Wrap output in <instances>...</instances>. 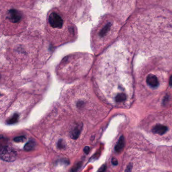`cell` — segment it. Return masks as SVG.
<instances>
[{"label": "cell", "instance_id": "cell-18", "mask_svg": "<svg viewBox=\"0 0 172 172\" xmlns=\"http://www.w3.org/2000/svg\"><path fill=\"white\" fill-rule=\"evenodd\" d=\"M4 138L3 136L0 135V140H1V139H2V138Z\"/></svg>", "mask_w": 172, "mask_h": 172}, {"label": "cell", "instance_id": "cell-11", "mask_svg": "<svg viewBox=\"0 0 172 172\" xmlns=\"http://www.w3.org/2000/svg\"><path fill=\"white\" fill-rule=\"evenodd\" d=\"M26 140V138L24 136H18L16 138H14V141L16 142H24Z\"/></svg>", "mask_w": 172, "mask_h": 172}, {"label": "cell", "instance_id": "cell-9", "mask_svg": "<svg viewBox=\"0 0 172 172\" xmlns=\"http://www.w3.org/2000/svg\"><path fill=\"white\" fill-rule=\"evenodd\" d=\"M19 119V115L17 113H15L13 115V116L10 118L9 119H8L7 121V123L8 124H13L17 123Z\"/></svg>", "mask_w": 172, "mask_h": 172}, {"label": "cell", "instance_id": "cell-4", "mask_svg": "<svg viewBox=\"0 0 172 172\" xmlns=\"http://www.w3.org/2000/svg\"><path fill=\"white\" fill-rule=\"evenodd\" d=\"M145 83L148 88L152 90H155L160 86V78L157 74H149L145 78Z\"/></svg>", "mask_w": 172, "mask_h": 172}, {"label": "cell", "instance_id": "cell-1", "mask_svg": "<svg viewBox=\"0 0 172 172\" xmlns=\"http://www.w3.org/2000/svg\"><path fill=\"white\" fill-rule=\"evenodd\" d=\"M114 25L113 21L112 20L105 21L103 25L101 26L97 30L96 36L98 39L103 41L106 40L107 37L112 34V31L114 28Z\"/></svg>", "mask_w": 172, "mask_h": 172}, {"label": "cell", "instance_id": "cell-12", "mask_svg": "<svg viewBox=\"0 0 172 172\" xmlns=\"http://www.w3.org/2000/svg\"><path fill=\"white\" fill-rule=\"evenodd\" d=\"M58 147L60 149H63L66 147V144L63 140H60L58 142Z\"/></svg>", "mask_w": 172, "mask_h": 172}, {"label": "cell", "instance_id": "cell-16", "mask_svg": "<svg viewBox=\"0 0 172 172\" xmlns=\"http://www.w3.org/2000/svg\"><path fill=\"white\" fill-rule=\"evenodd\" d=\"M112 164L114 165V166H117L118 164V161L117 160V159L116 158L113 157V158L112 159Z\"/></svg>", "mask_w": 172, "mask_h": 172}, {"label": "cell", "instance_id": "cell-10", "mask_svg": "<svg viewBox=\"0 0 172 172\" xmlns=\"http://www.w3.org/2000/svg\"><path fill=\"white\" fill-rule=\"evenodd\" d=\"M35 143L33 141H30L25 144L24 149L26 151H31L35 148Z\"/></svg>", "mask_w": 172, "mask_h": 172}, {"label": "cell", "instance_id": "cell-5", "mask_svg": "<svg viewBox=\"0 0 172 172\" xmlns=\"http://www.w3.org/2000/svg\"><path fill=\"white\" fill-rule=\"evenodd\" d=\"M22 14L18 10L12 9L7 12L6 14V18L8 21L13 23L17 24L21 22L22 19Z\"/></svg>", "mask_w": 172, "mask_h": 172}, {"label": "cell", "instance_id": "cell-6", "mask_svg": "<svg viewBox=\"0 0 172 172\" xmlns=\"http://www.w3.org/2000/svg\"><path fill=\"white\" fill-rule=\"evenodd\" d=\"M168 127L164 124H157L155 125L152 128V132L153 133L162 136L168 131Z\"/></svg>", "mask_w": 172, "mask_h": 172}, {"label": "cell", "instance_id": "cell-2", "mask_svg": "<svg viewBox=\"0 0 172 172\" xmlns=\"http://www.w3.org/2000/svg\"><path fill=\"white\" fill-rule=\"evenodd\" d=\"M17 158V153L8 146H0V159L6 162H13Z\"/></svg>", "mask_w": 172, "mask_h": 172}, {"label": "cell", "instance_id": "cell-19", "mask_svg": "<svg viewBox=\"0 0 172 172\" xmlns=\"http://www.w3.org/2000/svg\"><path fill=\"white\" fill-rule=\"evenodd\" d=\"M0 95H1V94H0Z\"/></svg>", "mask_w": 172, "mask_h": 172}, {"label": "cell", "instance_id": "cell-13", "mask_svg": "<svg viewBox=\"0 0 172 172\" xmlns=\"http://www.w3.org/2000/svg\"><path fill=\"white\" fill-rule=\"evenodd\" d=\"M81 166V162H78L77 164H76V165L73 168H72L70 172H76L80 168Z\"/></svg>", "mask_w": 172, "mask_h": 172}, {"label": "cell", "instance_id": "cell-14", "mask_svg": "<svg viewBox=\"0 0 172 172\" xmlns=\"http://www.w3.org/2000/svg\"><path fill=\"white\" fill-rule=\"evenodd\" d=\"M132 164L130 163L127 166L126 169L125 170V172H131L132 169Z\"/></svg>", "mask_w": 172, "mask_h": 172}, {"label": "cell", "instance_id": "cell-15", "mask_svg": "<svg viewBox=\"0 0 172 172\" xmlns=\"http://www.w3.org/2000/svg\"><path fill=\"white\" fill-rule=\"evenodd\" d=\"M106 169H107L106 165L103 164L100 168H99L97 172H104L106 170Z\"/></svg>", "mask_w": 172, "mask_h": 172}, {"label": "cell", "instance_id": "cell-17", "mask_svg": "<svg viewBox=\"0 0 172 172\" xmlns=\"http://www.w3.org/2000/svg\"><path fill=\"white\" fill-rule=\"evenodd\" d=\"M90 147H89L86 146V147H84V149H83V151H84L85 153L88 154V153H89V151H90Z\"/></svg>", "mask_w": 172, "mask_h": 172}, {"label": "cell", "instance_id": "cell-8", "mask_svg": "<svg viewBox=\"0 0 172 172\" xmlns=\"http://www.w3.org/2000/svg\"><path fill=\"white\" fill-rule=\"evenodd\" d=\"M125 146V139L124 137L122 136L120 138H119L118 142L117 143L115 147V151L117 153H121L122 151Z\"/></svg>", "mask_w": 172, "mask_h": 172}, {"label": "cell", "instance_id": "cell-7", "mask_svg": "<svg viewBox=\"0 0 172 172\" xmlns=\"http://www.w3.org/2000/svg\"><path fill=\"white\" fill-rule=\"evenodd\" d=\"M81 129H82V127L80 126V125L75 126L70 133L71 138L73 140H77L80 136Z\"/></svg>", "mask_w": 172, "mask_h": 172}, {"label": "cell", "instance_id": "cell-3", "mask_svg": "<svg viewBox=\"0 0 172 172\" xmlns=\"http://www.w3.org/2000/svg\"><path fill=\"white\" fill-rule=\"evenodd\" d=\"M50 26L54 28L61 29L63 25V19L61 16L57 12H52L48 19Z\"/></svg>", "mask_w": 172, "mask_h": 172}]
</instances>
